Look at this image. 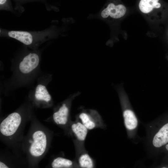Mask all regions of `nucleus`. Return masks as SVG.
<instances>
[{"label":"nucleus","mask_w":168,"mask_h":168,"mask_svg":"<svg viewBox=\"0 0 168 168\" xmlns=\"http://www.w3.org/2000/svg\"><path fill=\"white\" fill-rule=\"evenodd\" d=\"M159 0H141L139 4L140 11L144 13L151 12L154 8H159L161 7Z\"/></svg>","instance_id":"nucleus-13"},{"label":"nucleus","mask_w":168,"mask_h":168,"mask_svg":"<svg viewBox=\"0 0 168 168\" xmlns=\"http://www.w3.org/2000/svg\"><path fill=\"white\" fill-rule=\"evenodd\" d=\"M7 0H0V9H7L6 5L7 4Z\"/></svg>","instance_id":"nucleus-16"},{"label":"nucleus","mask_w":168,"mask_h":168,"mask_svg":"<svg viewBox=\"0 0 168 168\" xmlns=\"http://www.w3.org/2000/svg\"><path fill=\"white\" fill-rule=\"evenodd\" d=\"M124 122L126 127L129 130L135 129L138 124L137 119L131 110H127L123 112Z\"/></svg>","instance_id":"nucleus-11"},{"label":"nucleus","mask_w":168,"mask_h":168,"mask_svg":"<svg viewBox=\"0 0 168 168\" xmlns=\"http://www.w3.org/2000/svg\"><path fill=\"white\" fill-rule=\"evenodd\" d=\"M9 152H1L0 168L28 167L25 157Z\"/></svg>","instance_id":"nucleus-5"},{"label":"nucleus","mask_w":168,"mask_h":168,"mask_svg":"<svg viewBox=\"0 0 168 168\" xmlns=\"http://www.w3.org/2000/svg\"><path fill=\"white\" fill-rule=\"evenodd\" d=\"M168 142V123L163 126L154 136L153 146L160 147Z\"/></svg>","instance_id":"nucleus-9"},{"label":"nucleus","mask_w":168,"mask_h":168,"mask_svg":"<svg viewBox=\"0 0 168 168\" xmlns=\"http://www.w3.org/2000/svg\"><path fill=\"white\" fill-rule=\"evenodd\" d=\"M73 165V162L71 160L62 157H58L53 159L48 166L53 168H68L72 167Z\"/></svg>","instance_id":"nucleus-12"},{"label":"nucleus","mask_w":168,"mask_h":168,"mask_svg":"<svg viewBox=\"0 0 168 168\" xmlns=\"http://www.w3.org/2000/svg\"><path fill=\"white\" fill-rule=\"evenodd\" d=\"M36 102L47 105H50L52 101V98L45 86L41 84L37 86L35 94Z\"/></svg>","instance_id":"nucleus-8"},{"label":"nucleus","mask_w":168,"mask_h":168,"mask_svg":"<svg viewBox=\"0 0 168 168\" xmlns=\"http://www.w3.org/2000/svg\"><path fill=\"white\" fill-rule=\"evenodd\" d=\"M70 112L69 103L68 101L63 103L53 112L51 117L46 121H51L55 124L64 127L68 122Z\"/></svg>","instance_id":"nucleus-6"},{"label":"nucleus","mask_w":168,"mask_h":168,"mask_svg":"<svg viewBox=\"0 0 168 168\" xmlns=\"http://www.w3.org/2000/svg\"><path fill=\"white\" fill-rule=\"evenodd\" d=\"M78 163L80 167L83 168H92L94 167L93 161L87 153L82 154L79 157Z\"/></svg>","instance_id":"nucleus-15"},{"label":"nucleus","mask_w":168,"mask_h":168,"mask_svg":"<svg viewBox=\"0 0 168 168\" xmlns=\"http://www.w3.org/2000/svg\"><path fill=\"white\" fill-rule=\"evenodd\" d=\"M3 36L14 39L28 46H30L43 41L51 36L52 31L50 30L40 32H30L20 30L1 31Z\"/></svg>","instance_id":"nucleus-3"},{"label":"nucleus","mask_w":168,"mask_h":168,"mask_svg":"<svg viewBox=\"0 0 168 168\" xmlns=\"http://www.w3.org/2000/svg\"><path fill=\"white\" fill-rule=\"evenodd\" d=\"M53 137V132L33 114L21 147L22 153L26 159L28 167L38 166L49 151Z\"/></svg>","instance_id":"nucleus-1"},{"label":"nucleus","mask_w":168,"mask_h":168,"mask_svg":"<svg viewBox=\"0 0 168 168\" xmlns=\"http://www.w3.org/2000/svg\"><path fill=\"white\" fill-rule=\"evenodd\" d=\"M126 12V8L123 4L110 2L105 5L98 13L89 16V17L107 21L110 18L118 19L121 18L125 15Z\"/></svg>","instance_id":"nucleus-4"},{"label":"nucleus","mask_w":168,"mask_h":168,"mask_svg":"<svg viewBox=\"0 0 168 168\" xmlns=\"http://www.w3.org/2000/svg\"><path fill=\"white\" fill-rule=\"evenodd\" d=\"M33 115L29 110H18L9 114L0 121L1 141L19 156L24 157L21 151L24 131Z\"/></svg>","instance_id":"nucleus-2"},{"label":"nucleus","mask_w":168,"mask_h":168,"mask_svg":"<svg viewBox=\"0 0 168 168\" xmlns=\"http://www.w3.org/2000/svg\"><path fill=\"white\" fill-rule=\"evenodd\" d=\"M166 149L168 151V144L166 145Z\"/></svg>","instance_id":"nucleus-17"},{"label":"nucleus","mask_w":168,"mask_h":168,"mask_svg":"<svg viewBox=\"0 0 168 168\" xmlns=\"http://www.w3.org/2000/svg\"><path fill=\"white\" fill-rule=\"evenodd\" d=\"M81 123L88 130H92L96 127V124L92 117L88 113L83 112L79 115Z\"/></svg>","instance_id":"nucleus-14"},{"label":"nucleus","mask_w":168,"mask_h":168,"mask_svg":"<svg viewBox=\"0 0 168 168\" xmlns=\"http://www.w3.org/2000/svg\"><path fill=\"white\" fill-rule=\"evenodd\" d=\"M71 128L72 131L79 140L83 141L85 140L88 129L81 122L73 123Z\"/></svg>","instance_id":"nucleus-10"},{"label":"nucleus","mask_w":168,"mask_h":168,"mask_svg":"<svg viewBox=\"0 0 168 168\" xmlns=\"http://www.w3.org/2000/svg\"><path fill=\"white\" fill-rule=\"evenodd\" d=\"M39 61V57L37 54L30 53L25 56L20 63L19 69L23 73H29L37 67Z\"/></svg>","instance_id":"nucleus-7"}]
</instances>
